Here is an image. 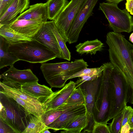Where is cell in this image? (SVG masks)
Here are the masks:
<instances>
[{"mask_svg": "<svg viewBox=\"0 0 133 133\" xmlns=\"http://www.w3.org/2000/svg\"><path fill=\"white\" fill-rule=\"evenodd\" d=\"M64 103L72 105L83 104L85 105V97L79 86L74 90Z\"/></svg>", "mask_w": 133, "mask_h": 133, "instance_id": "4316f807", "label": "cell"}, {"mask_svg": "<svg viewBox=\"0 0 133 133\" xmlns=\"http://www.w3.org/2000/svg\"><path fill=\"white\" fill-rule=\"evenodd\" d=\"M48 128L45 129L43 132L42 133H51V132L49 130Z\"/></svg>", "mask_w": 133, "mask_h": 133, "instance_id": "60d3db41", "label": "cell"}, {"mask_svg": "<svg viewBox=\"0 0 133 133\" xmlns=\"http://www.w3.org/2000/svg\"><path fill=\"white\" fill-rule=\"evenodd\" d=\"M104 47L103 43L97 39L79 43L76 46V51L81 55L90 54L91 55L95 54L98 51H101Z\"/></svg>", "mask_w": 133, "mask_h": 133, "instance_id": "44dd1931", "label": "cell"}, {"mask_svg": "<svg viewBox=\"0 0 133 133\" xmlns=\"http://www.w3.org/2000/svg\"><path fill=\"white\" fill-rule=\"evenodd\" d=\"M91 117L87 114L80 116L70 122L60 133H80L88 125Z\"/></svg>", "mask_w": 133, "mask_h": 133, "instance_id": "ffe728a7", "label": "cell"}, {"mask_svg": "<svg viewBox=\"0 0 133 133\" xmlns=\"http://www.w3.org/2000/svg\"><path fill=\"white\" fill-rule=\"evenodd\" d=\"M2 82L17 83L22 85L26 84L38 82L37 77L29 69L23 70L16 69L13 65L0 75Z\"/></svg>", "mask_w": 133, "mask_h": 133, "instance_id": "30bf717a", "label": "cell"}, {"mask_svg": "<svg viewBox=\"0 0 133 133\" xmlns=\"http://www.w3.org/2000/svg\"><path fill=\"white\" fill-rule=\"evenodd\" d=\"M133 112V109L130 106H127L124 109L122 126L128 122V120Z\"/></svg>", "mask_w": 133, "mask_h": 133, "instance_id": "d6a6232c", "label": "cell"}, {"mask_svg": "<svg viewBox=\"0 0 133 133\" xmlns=\"http://www.w3.org/2000/svg\"><path fill=\"white\" fill-rule=\"evenodd\" d=\"M108 2L110 3H114L116 4L122 1L123 0H106Z\"/></svg>", "mask_w": 133, "mask_h": 133, "instance_id": "74e56055", "label": "cell"}, {"mask_svg": "<svg viewBox=\"0 0 133 133\" xmlns=\"http://www.w3.org/2000/svg\"><path fill=\"white\" fill-rule=\"evenodd\" d=\"M86 114L87 110L85 105H77L65 111L48 127L49 129L53 130L55 132L63 130L74 119Z\"/></svg>", "mask_w": 133, "mask_h": 133, "instance_id": "7c38bea8", "label": "cell"}, {"mask_svg": "<svg viewBox=\"0 0 133 133\" xmlns=\"http://www.w3.org/2000/svg\"><path fill=\"white\" fill-rule=\"evenodd\" d=\"M77 105H78L64 103L56 109L45 112L42 116L41 119L43 122L48 126L65 111Z\"/></svg>", "mask_w": 133, "mask_h": 133, "instance_id": "603a6c76", "label": "cell"}, {"mask_svg": "<svg viewBox=\"0 0 133 133\" xmlns=\"http://www.w3.org/2000/svg\"><path fill=\"white\" fill-rule=\"evenodd\" d=\"M29 0H14L5 12L0 17V26L11 24L16 19L19 15L29 8Z\"/></svg>", "mask_w": 133, "mask_h": 133, "instance_id": "9a60e30c", "label": "cell"}, {"mask_svg": "<svg viewBox=\"0 0 133 133\" xmlns=\"http://www.w3.org/2000/svg\"><path fill=\"white\" fill-rule=\"evenodd\" d=\"M128 122L129 124L131 129H133V112L129 118Z\"/></svg>", "mask_w": 133, "mask_h": 133, "instance_id": "8d00e7d4", "label": "cell"}, {"mask_svg": "<svg viewBox=\"0 0 133 133\" xmlns=\"http://www.w3.org/2000/svg\"><path fill=\"white\" fill-rule=\"evenodd\" d=\"M104 64L105 68L95 97L92 116L94 121L107 124L109 120L112 106L111 74L114 66L110 62Z\"/></svg>", "mask_w": 133, "mask_h": 133, "instance_id": "6da1fadb", "label": "cell"}, {"mask_svg": "<svg viewBox=\"0 0 133 133\" xmlns=\"http://www.w3.org/2000/svg\"><path fill=\"white\" fill-rule=\"evenodd\" d=\"M76 88L75 82L70 81L61 89L54 92V94L43 104L44 112L56 109L64 103Z\"/></svg>", "mask_w": 133, "mask_h": 133, "instance_id": "8fae6325", "label": "cell"}, {"mask_svg": "<svg viewBox=\"0 0 133 133\" xmlns=\"http://www.w3.org/2000/svg\"><path fill=\"white\" fill-rule=\"evenodd\" d=\"M14 0H0V17L12 4Z\"/></svg>", "mask_w": 133, "mask_h": 133, "instance_id": "1f68e13d", "label": "cell"}, {"mask_svg": "<svg viewBox=\"0 0 133 133\" xmlns=\"http://www.w3.org/2000/svg\"><path fill=\"white\" fill-rule=\"evenodd\" d=\"M92 133H110L108 126L105 124L94 121Z\"/></svg>", "mask_w": 133, "mask_h": 133, "instance_id": "f546056e", "label": "cell"}, {"mask_svg": "<svg viewBox=\"0 0 133 133\" xmlns=\"http://www.w3.org/2000/svg\"><path fill=\"white\" fill-rule=\"evenodd\" d=\"M104 68L105 65L104 63L101 66L98 68H89L86 67L73 75L66 78L64 80L66 82L68 79L77 77H80L85 75L101 74Z\"/></svg>", "mask_w": 133, "mask_h": 133, "instance_id": "83f0119b", "label": "cell"}, {"mask_svg": "<svg viewBox=\"0 0 133 133\" xmlns=\"http://www.w3.org/2000/svg\"><path fill=\"white\" fill-rule=\"evenodd\" d=\"M69 2L68 0H48L46 3L48 19L55 21Z\"/></svg>", "mask_w": 133, "mask_h": 133, "instance_id": "7402d4cb", "label": "cell"}, {"mask_svg": "<svg viewBox=\"0 0 133 133\" xmlns=\"http://www.w3.org/2000/svg\"><path fill=\"white\" fill-rule=\"evenodd\" d=\"M44 23L36 20L21 19L16 20L8 25L14 31L33 39Z\"/></svg>", "mask_w": 133, "mask_h": 133, "instance_id": "5bb4252c", "label": "cell"}, {"mask_svg": "<svg viewBox=\"0 0 133 133\" xmlns=\"http://www.w3.org/2000/svg\"><path fill=\"white\" fill-rule=\"evenodd\" d=\"M99 9L104 14L114 32L129 33L133 30V19L126 9L121 10L115 3L103 2L100 3Z\"/></svg>", "mask_w": 133, "mask_h": 133, "instance_id": "8992f818", "label": "cell"}, {"mask_svg": "<svg viewBox=\"0 0 133 133\" xmlns=\"http://www.w3.org/2000/svg\"><path fill=\"white\" fill-rule=\"evenodd\" d=\"M126 9L130 14L133 15V0H126Z\"/></svg>", "mask_w": 133, "mask_h": 133, "instance_id": "e575fe53", "label": "cell"}, {"mask_svg": "<svg viewBox=\"0 0 133 133\" xmlns=\"http://www.w3.org/2000/svg\"><path fill=\"white\" fill-rule=\"evenodd\" d=\"M130 52L133 63V46L131 49L130 50Z\"/></svg>", "mask_w": 133, "mask_h": 133, "instance_id": "f35d334b", "label": "cell"}, {"mask_svg": "<svg viewBox=\"0 0 133 133\" xmlns=\"http://www.w3.org/2000/svg\"><path fill=\"white\" fill-rule=\"evenodd\" d=\"M101 74H90L84 75L80 77H78L75 83L76 87L77 88L80 85L83 83L87 81H91L94 80L100 77Z\"/></svg>", "mask_w": 133, "mask_h": 133, "instance_id": "4dcf8cb0", "label": "cell"}, {"mask_svg": "<svg viewBox=\"0 0 133 133\" xmlns=\"http://www.w3.org/2000/svg\"><path fill=\"white\" fill-rule=\"evenodd\" d=\"M49 27L57 39L62 55L63 59L70 61L71 52L67 48L66 43L59 33L54 21H47Z\"/></svg>", "mask_w": 133, "mask_h": 133, "instance_id": "484cf974", "label": "cell"}, {"mask_svg": "<svg viewBox=\"0 0 133 133\" xmlns=\"http://www.w3.org/2000/svg\"><path fill=\"white\" fill-rule=\"evenodd\" d=\"M83 59L71 62L41 63L40 69L46 82L51 88H61L65 85L66 78L88 66Z\"/></svg>", "mask_w": 133, "mask_h": 133, "instance_id": "7a4b0ae2", "label": "cell"}, {"mask_svg": "<svg viewBox=\"0 0 133 133\" xmlns=\"http://www.w3.org/2000/svg\"><path fill=\"white\" fill-rule=\"evenodd\" d=\"M101 76L94 80L85 81L79 86L85 97L87 114L91 116H92L95 98L98 89Z\"/></svg>", "mask_w": 133, "mask_h": 133, "instance_id": "2e32d148", "label": "cell"}, {"mask_svg": "<svg viewBox=\"0 0 133 133\" xmlns=\"http://www.w3.org/2000/svg\"><path fill=\"white\" fill-rule=\"evenodd\" d=\"M129 133H133V129H131L129 132Z\"/></svg>", "mask_w": 133, "mask_h": 133, "instance_id": "b9f144b4", "label": "cell"}, {"mask_svg": "<svg viewBox=\"0 0 133 133\" xmlns=\"http://www.w3.org/2000/svg\"><path fill=\"white\" fill-rule=\"evenodd\" d=\"M0 36L5 39L10 44L30 41L32 39L14 31L8 25L0 26Z\"/></svg>", "mask_w": 133, "mask_h": 133, "instance_id": "cb8c5ba5", "label": "cell"}, {"mask_svg": "<svg viewBox=\"0 0 133 133\" xmlns=\"http://www.w3.org/2000/svg\"><path fill=\"white\" fill-rule=\"evenodd\" d=\"M0 119L15 133H22L27 126L30 114L11 97L0 92Z\"/></svg>", "mask_w": 133, "mask_h": 133, "instance_id": "277c9868", "label": "cell"}, {"mask_svg": "<svg viewBox=\"0 0 133 133\" xmlns=\"http://www.w3.org/2000/svg\"><path fill=\"white\" fill-rule=\"evenodd\" d=\"M9 50L19 60L31 63H42L57 58L46 46L34 39L10 44Z\"/></svg>", "mask_w": 133, "mask_h": 133, "instance_id": "3957f363", "label": "cell"}, {"mask_svg": "<svg viewBox=\"0 0 133 133\" xmlns=\"http://www.w3.org/2000/svg\"><path fill=\"white\" fill-rule=\"evenodd\" d=\"M99 0H85L76 16L68 36L69 44L78 41L80 32L88 19L92 15V11Z\"/></svg>", "mask_w": 133, "mask_h": 133, "instance_id": "9c48e42d", "label": "cell"}, {"mask_svg": "<svg viewBox=\"0 0 133 133\" xmlns=\"http://www.w3.org/2000/svg\"><path fill=\"white\" fill-rule=\"evenodd\" d=\"M47 128H48V127L41 118L30 114L28 125L22 133H42Z\"/></svg>", "mask_w": 133, "mask_h": 133, "instance_id": "d4e9b609", "label": "cell"}, {"mask_svg": "<svg viewBox=\"0 0 133 133\" xmlns=\"http://www.w3.org/2000/svg\"><path fill=\"white\" fill-rule=\"evenodd\" d=\"M85 0H71L55 21L60 34L66 43L73 21Z\"/></svg>", "mask_w": 133, "mask_h": 133, "instance_id": "ba28073f", "label": "cell"}, {"mask_svg": "<svg viewBox=\"0 0 133 133\" xmlns=\"http://www.w3.org/2000/svg\"><path fill=\"white\" fill-rule=\"evenodd\" d=\"M33 39L46 46L56 55L57 58L63 59L62 55L57 39L47 21L43 24Z\"/></svg>", "mask_w": 133, "mask_h": 133, "instance_id": "4fadbf2b", "label": "cell"}, {"mask_svg": "<svg viewBox=\"0 0 133 133\" xmlns=\"http://www.w3.org/2000/svg\"><path fill=\"white\" fill-rule=\"evenodd\" d=\"M0 92L10 97L30 114L41 118L44 113L43 105L37 99L24 91L17 83L0 82Z\"/></svg>", "mask_w": 133, "mask_h": 133, "instance_id": "5b68a950", "label": "cell"}, {"mask_svg": "<svg viewBox=\"0 0 133 133\" xmlns=\"http://www.w3.org/2000/svg\"><path fill=\"white\" fill-rule=\"evenodd\" d=\"M0 133H15L9 125L0 119Z\"/></svg>", "mask_w": 133, "mask_h": 133, "instance_id": "836d02e7", "label": "cell"}, {"mask_svg": "<svg viewBox=\"0 0 133 133\" xmlns=\"http://www.w3.org/2000/svg\"><path fill=\"white\" fill-rule=\"evenodd\" d=\"M130 129V125L127 122L122 127L120 133H129Z\"/></svg>", "mask_w": 133, "mask_h": 133, "instance_id": "d590c367", "label": "cell"}, {"mask_svg": "<svg viewBox=\"0 0 133 133\" xmlns=\"http://www.w3.org/2000/svg\"><path fill=\"white\" fill-rule=\"evenodd\" d=\"M124 109L121 112L113 118L112 122L108 127L110 133H120Z\"/></svg>", "mask_w": 133, "mask_h": 133, "instance_id": "f1b7e54d", "label": "cell"}, {"mask_svg": "<svg viewBox=\"0 0 133 133\" xmlns=\"http://www.w3.org/2000/svg\"><path fill=\"white\" fill-rule=\"evenodd\" d=\"M9 45L5 39L0 36V69L6 66L13 65L19 60L9 51Z\"/></svg>", "mask_w": 133, "mask_h": 133, "instance_id": "d6986e66", "label": "cell"}, {"mask_svg": "<svg viewBox=\"0 0 133 133\" xmlns=\"http://www.w3.org/2000/svg\"><path fill=\"white\" fill-rule=\"evenodd\" d=\"M22 88L25 92L37 99L43 105L54 93L51 88L40 84L38 82L22 85Z\"/></svg>", "mask_w": 133, "mask_h": 133, "instance_id": "e0dca14e", "label": "cell"}, {"mask_svg": "<svg viewBox=\"0 0 133 133\" xmlns=\"http://www.w3.org/2000/svg\"><path fill=\"white\" fill-rule=\"evenodd\" d=\"M48 19L46 4L41 3L30 6L28 9L18 16L16 20H36L45 23Z\"/></svg>", "mask_w": 133, "mask_h": 133, "instance_id": "ac0fdd59", "label": "cell"}, {"mask_svg": "<svg viewBox=\"0 0 133 133\" xmlns=\"http://www.w3.org/2000/svg\"><path fill=\"white\" fill-rule=\"evenodd\" d=\"M112 104L110 120L122 111L127 106L126 92L123 77L120 71L114 67L111 74Z\"/></svg>", "mask_w": 133, "mask_h": 133, "instance_id": "52a82bcc", "label": "cell"}, {"mask_svg": "<svg viewBox=\"0 0 133 133\" xmlns=\"http://www.w3.org/2000/svg\"><path fill=\"white\" fill-rule=\"evenodd\" d=\"M129 40L131 42L133 43V32L130 35Z\"/></svg>", "mask_w": 133, "mask_h": 133, "instance_id": "ab89813d", "label": "cell"}]
</instances>
